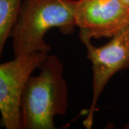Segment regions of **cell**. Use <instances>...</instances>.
I'll return each mask as SVG.
<instances>
[{
    "label": "cell",
    "mask_w": 129,
    "mask_h": 129,
    "mask_svg": "<svg viewBox=\"0 0 129 129\" xmlns=\"http://www.w3.org/2000/svg\"><path fill=\"white\" fill-rule=\"evenodd\" d=\"M37 75L26 84L21 103L22 129H55L54 119L68 111V88L58 57L48 54Z\"/></svg>",
    "instance_id": "obj_1"
},
{
    "label": "cell",
    "mask_w": 129,
    "mask_h": 129,
    "mask_svg": "<svg viewBox=\"0 0 129 129\" xmlns=\"http://www.w3.org/2000/svg\"><path fill=\"white\" fill-rule=\"evenodd\" d=\"M76 0H23L18 19L12 30L14 56L37 52L49 53L45 41L47 32L57 28L69 35L77 27Z\"/></svg>",
    "instance_id": "obj_2"
},
{
    "label": "cell",
    "mask_w": 129,
    "mask_h": 129,
    "mask_svg": "<svg viewBox=\"0 0 129 129\" xmlns=\"http://www.w3.org/2000/svg\"><path fill=\"white\" fill-rule=\"evenodd\" d=\"M48 54H22L0 64L1 122L6 129H22L21 103L26 84Z\"/></svg>",
    "instance_id": "obj_3"
},
{
    "label": "cell",
    "mask_w": 129,
    "mask_h": 129,
    "mask_svg": "<svg viewBox=\"0 0 129 129\" xmlns=\"http://www.w3.org/2000/svg\"><path fill=\"white\" fill-rule=\"evenodd\" d=\"M82 42L86 47L87 57L92 63V102L83 123L90 129L93 124L97 103L106 85L116 73L129 68V24L103 46H94L90 40Z\"/></svg>",
    "instance_id": "obj_4"
},
{
    "label": "cell",
    "mask_w": 129,
    "mask_h": 129,
    "mask_svg": "<svg viewBox=\"0 0 129 129\" xmlns=\"http://www.w3.org/2000/svg\"><path fill=\"white\" fill-rule=\"evenodd\" d=\"M80 41L111 38L129 24V6L121 0H76Z\"/></svg>",
    "instance_id": "obj_5"
},
{
    "label": "cell",
    "mask_w": 129,
    "mask_h": 129,
    "mask_svg": "<svg viewBox=\"0 0 129 129\" xmlns=\"http://www.w3.org/2000/svg\"><path fill=\"white\" fill-rule=\"evenodd\" d=\"M23 0H0V53L10 37L18 19Z\"/></svg>",
    "instance_id": "obj_6"
},
{
    "label": "cell",
    "mask_w": 129,
    "mask_h": 129,
    "mask_svg": "<svg viewBox=\"0 0 129 129\" xmlns=\"http://www.w3.org/2000/svg\"><path fill=\"white\" fill-rule=\"evenodd\" d=\"M122 2H123L125 4H126L127 5L129 6V0H121Z\"/></svg>",
    "instance_id": "obj_7"
}]
</instances>
